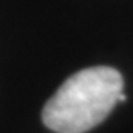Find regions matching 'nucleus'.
<instances>
[{
    "label": "nucleus",
    "mask_w": 133,
    "mask_h": 133,
    "mask_svg": "<svg viewBox=\"0 0 133 133\" xmlns=\"http://www.w3.org/2000/svg\"><path fill=\"white\" fill-rule=\"evenodd\" d=\"M123 91L117 69L95 66L66 80L42 111L45 127L55 133H85L109 116Z\"/></svg>",
    "instance_id": "f257e3e1"
}]
</instances>
